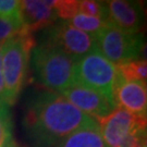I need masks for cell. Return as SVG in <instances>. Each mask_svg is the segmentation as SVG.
<instances>
[{
	"label": "cell",
	"mask_w": 147,
	"mask_h": 147,
	"mask_svg": "<svg viewBox=\"0 0 147 147\" xmlns=\"http://www.w3.org/2000/svg\"><path fill=\"white\" fill-rule=\"evenodd\" d=\"M143 147H147V127L144 131V136H143Z\"/></svg>",
	"instance_id": "cell-23"
},
{
	"label": "cell",
	"mask_w": 147,
	"mask_h": 147,
	"mask_svg": "<svg viewBox=\"0 0 147 147\" xmlns=\"http://www.w3.org/2000/svg\"><path fill=\"white\" fill-rule=\"evenodd\" d=\"M97 122L109 147H119L131 134L147 127V117L136 116L121 108H116L111 115Z\"/></svg>",
	"instance_id": "cell-7"
},
{
	"label": "cell",
	"mask_w": 147,
	"mask_h": 147,
	"mask_svg": "<svg viewBox=\"0 0 147 147\" xmlns=\"http://www.w3.org/2000/svg\"><path fill=\"white\" fill-rule=\"evenodd\" d=\"M79 13L88 16L98 18L106 21V7L104 1L96 0H79Z\"/></svg>",
	"instance_id": "cell-17"
},
{
	"label": "cell",
	"mask_w": 147,
	"mask_h": 147,
	"mask_svg": "<svg viewBox=\"0 0 147 147\" xmlns=\"http://www.w3.org/2000/svg\"><path fill=\"white\" fill-rule=\"evenodd\" d=\"M79 0H55V10L58 18L63 21H69L79 13Z\"/></svg>",
	"instance_id": "cell-18"
},
{
	"label": "cell",
	"mask_w": 147,
	"mask_h": 147,
	"mask_svg": "<svg viewBox=\"0 0 147 147\" xmlns=\"http://www.w3.org/2000/svg\"><path fill=\"white\" fill-rule=\"evenodd\" d=\"M145 130L146 129L140 130L131 134L119 147H143V136Z\"/></svg>",
	"instance_id": "cell-20"
},
{
	"label": "cell",
	"mask_w": 147,
	"mask_h": 147,
	"mask_svg": "<svg viewBox=\"0 0 147 147\" xmlns=\"http://www.w3.org/2000/svg\"><path fill=\"white\" fill-rule=\"evenodd\" d=\"M3 96V78H2V60H1V45H0V102Z\"/></svg>",
	"instance_id": "cell-21"
},
{
	"label": "cell",
	"mask_w": 147,
	"mask_h": 147,
	"mask_svg": "<svg viewBox=\"0 0 147 147\" xmlns=\"http://www.w3.org/2000/svg\"><path fill=\"white\" fill-rule=\"evenodd\" d=\"M116 108H121L136 116L147 117V95L145 83L125 81L117 70L113 89Z\"/></svg>",
	"instance_id": "cell-10"
},
{
	"label": "cell",
	"mask_w": 147,
	"mask_h": 147,
	"mask_svg": "<svg viewBox=\"0 0 147 147\" xmlns=\"http://www.w3.org/2000/svg\"><path fill=\"white\" fill-rule=\"evenodd\" d=\"M140 58L144 59V60L147 61V42H144V44H143V47H142V49H141Z\"/></svg>",
	"instance_id": "cell-22"
},
{
	"label": "cell",
	"mask_w": 147,
	"mask_h": 147,
	"mask_svg": "<svg viewBox=\"0 0 147 147\" xmlns=\"http://www.w3.org/2000/svg\"><path fill=\"white\" fill-rule=\"evenodd\" d=\"M75 61L58 48L39 42L32 51V67L37 83L56 94H61L74 83Z\"/></svg>",
	"instance_id": "cell-3"
},
{
	"label": "cell",
	"mask_w": 147,
	"mask_h": 147,
	"mask_svg": "<svg viewBox=\"0 0 147 147\" xmlns=\"http://www.w3.org/2000/svg\"><path fill=\"white\" fill-rule=\"evenodd\" d=\"M60 95L79 110L97 121L108 117L116 109V105L99 92L78 83H73Z\"/></svg>",
	"instance_id": "cell-9"
},
{
	"label": "cell",
	"mask_w": 147,
	"mask_h": 147,
	"mask_svg": "<svg viewBox=\"0 0 147 147\" xmlns=\"http://www.w3.org/2000/svg\"><path fill=\"white\" fill-rule=\"evenodd\" d=\"M144 14H145V21H146L145 31H147V5H144Z\"/></svg>",
	"instance_id": "cell-25"
},
{
	"label": "cell",
	"mask_w": 147,
	"mask_h": 147,
	"mask_svg": "<svg viewBox=\"0 0 147 147\" xmlns=\"http://www.w3.org/2000/svg\"><path fill=\"white\" fill-rule=\"evenodd\" d=\"M95 42L96 50L117 67L140 59L144 35L126 33L109 25L95 35Z\"/></svg>",
	"instance_id": "cell-5"
},
{
	"label": "cell",
	"mask_w": 147,
	"mask_h": 147,
	"mask_svg": "<svg viewBox=\"0 0 147 147\" xmlns=\"http://www.w3.org/2000/svg\"><path fill=\"white\" fill-rule=\"evenodd\" d=\"M67 22L74 28L90 34V35H96L102 28L109 26V24L101 19L85 16V14H81V13H78L76 16H74L72 19H70Z\"/></svg>",
	"instance_id": "cell-14"
},
{
	"label": "cell",
	"mask_w": 147,
	"mask_h": 147,
	"mask_svg": "<svg viewBox=\"0 0 147 147\" xmlns=\"http://www.w3.org/2000/svg\"><path fill=\"white\" fill-rule=\"evenodd\" d=\"M118 72L123 76L125 81H138L147 82V61L144 59H136L130 62L117 65Z\"/></svg>",
	"instance_id": "cell-13"
},
{
	"label": "cell",
	"mask_w": 147,
	"mask_h": 147,
	"mask_svg": "<svg viewBox=\"0 0 147 147\" xmlns=\"http://www.w3.org/2000/svg\"><path fill=\"white\" fill-rule=\"evenodd\" d=\"M39 42L58 48L74 60L96 50L95 35L76 30L63 20L44 30L42 40Z\"/></svg>",
	"instance_id": "cell-6"
},
{
	"label": "cell",
	"mask_w": 147,
	"mask_h": 147,
	"mask_svg": "<svg viewBox=\"0 0 147 147\" xmlns=\"http://www.w3.org/2000/svg\"><path fill=\"white\" fill-rule=\"evenodd\" d=\"M117 67L97 50L78 59L74 67V83L95 89L113 101Z\"/></svg>",
	"instance_id": "cell-4"
},
{
	"label": "cell",
	"mask_w": 147,
	"mask_h": 147,
	"mask_svg": "<svg viewBox=\"0 0 147 147\" xmlns=\"http://www.w3.org/2000/svg\"><path fill=\"white\" fill-rule=\"evenodd\" d=\"M13 140L10 107L5 102H0V147H8Z\"/></svg>",
	"instance_id": "cell-15"
},
{
	"label": "cell",
	"mask_w": 147,
	"mask_h": 147,
	"mask_svg": "<svg viewBox=\"0 0 147 147\" xmlns=\"http://www.w3.org/2000/svg\"><path fill=\"white\" fill-rule=\"evenodd\" d=\"M8 147H25V146H22V145H20L19 143H16V141L13 140V141L11 142V144H10V145H9Z\"/></svg>",
	"instance_id": "cell-24"
},
{
	"label": "cell",
	"mask_w": 147,
	"mask_h": 147,
	"mask_svg": "<svg viewBox=\"0 0 147 147\" xmlns=\"http://www.w3.org/2000/svg\"><path fill=\"white\" fill-rule=\"evenodd\" d=\"M106 7V22L120 31L138 34L145 31L144 3L132 0L104 1Z\"/></svg>",
	"instance_id": "cell-8"
},
{
	"label": "cell",
	"mask_w": 147,
	"mask_h": 147,
	"mask_svg": "<svg viewBox=\"0 0 147 147\" xmlns=\"http://www.w3.org/2000/svg\"><path fill=\"white\" fill-rule=\"evenodd\" d=\"M0 18L11 21L16 25L23 26L21 13V1L18 0H0ZM25 30V28H24Z\"/></svg>",
	"instance_id": "cell-16"
},
{
	"label": "cell",
	"mask_w": 147,
	"mask_h": 147,
	"mask_svg": "<svg viewBox=\"0 0 147 147\" xmlns=\"http://www.w3.org/2000/svg\"><path fill=\"white\" fill-rule=\"evenodd\" d=\"M94 118L74 107L60 94L38 92L27 100L22 118V129L36 147H55L73 132L98 126Z\"/></svg>",
	"instance_id": "cell-1"
},
{
	"label": "cell",
	"mask_w": 147,
	"mask_h": 147,
	"mask_svg": "<svg viewBox=\"0 0 147 147\" xmlns=\"http://www.w3.org/2000/svg\"><path fill=\"white\" fill-rule=\"evenodd\" d=\"M145 87H146V95H147V82L145 83Z\"/></svg>",
	"instance_id": "cell-26"
},
{
	"label": "cell",
	"mask_w": 147,
	"mask_h": 147,
	"mask_svg": "<svg viewBox=\"0 0 147 147\" xmlns=\"http://www.w3.org/2000/svg\"><path fill=\"white\" fill-rule=\"evenodd\" d=\"M25 31L23 27L16 25L11 21L0 18V45L9 40L13 37L20 35Z\"/></svg>",
	"instance_id": "cell-19"
},
{
	"label": "cell",
	"mask_w": 147,
	"mask_h": 147,
	"mask_svg": "<svg viewBox=\"0 0 147 147\" xmlns=\"http://www.w3.org/2000/svg\"><path fill=\"white\" fill-rule=\"evenodd\" d=\"M36 46L32 33L24 31L1 45L3 96L2 102L12 106L21 94L27 74L32 51Z\"/></svg>",
	"instance_id": "cell-2"
},
{
	"label": "cell",
	"mask_w": 147,
	"mask_h": 147,
	"mask_svg": "<svg viewBox=\"0 0 147 147\" xmlns=\"http://www.w3.org/2000/svg\"><path fill=\"white\" fill-rule=\"evenodd\" d=\"M55 0L38 1V0H24L21 1L22 22L25 31L34 33L44 31L57 22V13L53 8Z\"/></svg>",
	"instance_id": "cell-11"
},
{
	"label": "cell",
	"mask_w": 147,
	"mask_h": 147,
	"mask_svg": "<svg viewBox=\"0 0 147 147\" xmlns=\"http://www.w3.org/2000/svg\"><path fill=\"white\" fill-rule=\"evenodd\" d=\"M55 147H109L102 138L99 125L73 132Z\"/></svg>",
	"instance_id": "cell-12"
}]
</instances>
